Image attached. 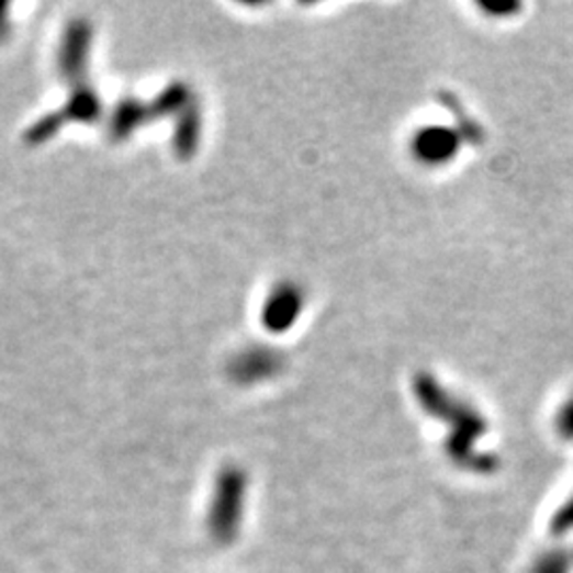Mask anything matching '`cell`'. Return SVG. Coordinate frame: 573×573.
I'll return each mask as SVG.
<instances>
[{
	"instance_id": "3",
	"label": "cell",
	"mask_w": 573,
	"mask_h": 573,
	"mask_svg": "<svg viewBox=\"0 0 573 573\" xmlns=\"http://www.w3.org/2000/svg\"><path fill=\"white\" fill-rule=\"evenodd\" d=\"M572 559L565 550H548L533 563L531 573H570Z\"/></svg>"
},
{
	"instance_id": "4",
	"label": "cell",
	"mask_w": 573,
	"mask_h": 573,
	"mask_svg": "<svg viewBox=\"0 0 573 573\" xmlns=\"http://www.w3.org/2000/svg\"><path fill=\"white\" fill-rule=\"evenodd\" d=\"M573 529V497L554 514L552 518V533L554 536H565Z\"/></svg>"
},
{
	"instance_id": "1",
	"label": "cell",
	"mask_w": 573,
	"mask_h": 573,
	"mask_svg": "<svg viewBox=\"0 0 573 573\" xmlns=\"http://www.w3.org/2000/svg\"><path fill=\"white\" fill-rule=\"evenodd\" d=\"M416 395L420 400L423 411L438 416V418H448L454 425V431L448 438V454L452 457L454 463L468 468V470H476V472H488L493 468V459L486 454H478L474 450V440H478L484 434V420L480 418V414L474 413L470 406H461L454 408L452 402L448 400L445 389L440 391L438 384H434L431 379H420L416 384Z\"/></svg>"
},
{
	"instance_id": "2",
	"label": "cell",
	"mask_w": 573,
	"mask_h": 573,
	"mask_svg": "<svg viewBox=\"0 0 573 573\" xmlns=\"http://www.w3.org/2000/svg\"><path fill=\"white\" fill-rule=\"evenodd\" d=\"M245 497H247L245 472L238 468L223 470L217 478L215 495L206 518L209 536L217 546H229L238 538L243 514H245Z\"/></svg>"
}]
</instances>
